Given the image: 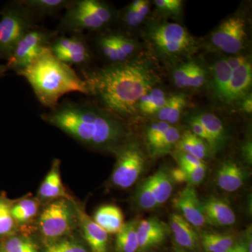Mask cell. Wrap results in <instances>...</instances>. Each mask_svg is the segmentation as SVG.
I'll return each mask as SVG.
<instances>
[{
  "mask_svg": "<svg viewBox=\"0 0 252 252\" xmlns=\"http://www.w3.org/2000/svg\"><path fill=\"white\" fill-rule=\"evenodd\" d=\"M41 119L91 149L117 151L124 144L127 129L120 117L89 103L59 104Z\"/></svg>",
  "mask_w": 252,
  "mask_h": 252,
  "instance_id": "cell-1",
  "label": "cell"
},
{
  "mask_svg": "<svg viewBox=\"0 0 252 252\" xmlns=\"http://www.w3.org/2000/svg\"><path fill=\"white\" fill-rule=\"evenodd\" d=\"M84 81L89 94L119 117L132 115L141 97L157 82L149 66L137 61L114 64L89 73Z\"/></svg>",
  "mask_w": 252,
  "mask_h": 252,
  "instance_id": "cell-2",
  "label": "cell"
},
{
  "mask_svg": "<svg viewBox=\"0 0 252 252\" xmlns=\"http://www.w3.org/2000/svg\"><path fill=\"white\" fill-rule=\"evenodd\" d=\"M18 75L28 81L39 102L50 109L55 108L64 94H89L84 79L70 66L58 59L50 47Z\"/></svg>",
  "mask_w": 252,
  "mask_h": 252,
  "instance_id": "cell-3",
  "label": "cell"
},
{
  "mask_svg": "<svg viewBox=\"0 0 252 252\" xmlns=\"http://www.w3.org/2000/svg\"><path fill=\"white\" fill-rule=\"evenodd\" d=\"M114 18L110 6L98 0L72 1L60 23V29L73 34L102 29Z\"/></svg>",
  "mask_w": 252,
  "mask_h": 252,
  "instance_id": "cell-4",
  "label": "cell"
},
{
  "mask_svg": "<svg viewBox=\"0 0 252 252\" xmlns=\"http://www.w3.org/2000/svg\"><path fill=\"white\" fill-rule=\"evenodd\" d=\"M77 206L72 198H59L44 209L38 224L46 243L68 236L77 226Z\"/></svg>",
  "mask_w": 252,
  "mask_h": 252,
  "instance_id": "cell-5",
  "label": "cell"
},
{
  "mask_svg": "<svg viewBox=\"0 0 252 252\" xmlns=\"http://www.w3.org/2000/svg\"><path fill=\"white\" fill-rule=\"evenodd\" d=\"M33 15L20 1L4 6L0 18V59L8 61L18 43L34 28Z\"/></svg>",
  "mask_w": 252,
  "mask_h": 252,
  "instance_id": "cell-6",
  "label": "cell"
},
{
  "mask_svg": "<svg viewBox=\"0 0 252 252\" xmlns=\"http://www.w3.org/2000/svg\"><path fill=\"white\" fill-rule=\"evenodd\" d=\"M149 36L154 48L167 57H178L189 53L194 47L192 36L178 23H160L154 24Z\"/></svg>",
  "mask_w": 252,
  "mask_h": 252,
  "instance_id": "cell-7",
  "label": "cell"
},
{
  "mask_svg": "<svg viewBox=\"0 0 252 252\" xmlns=\"http://www.w3.org/2000/svg\"><path fill=\"white\" fill-rule=\"evenodd\" d=\"M53 32L41 28H32L18 43L6 64L8 70L16 74L26 69L46 49L50 47Z\"/></svg>",
  "mask_w": 252,
  "mask_h": 252,
  "instance_id": "cell-8",
  "label": "cell"
},
{
  "mask_svg": "<svg viewBox=\"0 0 252 252\" xmlns=\"http://www.w3.org/2000/svg\"><path fill=\"white\" fill-rule=\"evenodd\" d=\"M117 152V162L114 166L111 183L117 188L126 189L135 185L145 166V158L137 144H123Z\"/></svg>",
  "mask_w": 252,
  "mask_h": 252,
  "instance_id": "cell-9",
  "label": "cell"
},
{
  "mask_svg": "<svg viewBox=\"0 0 252 252\" xmlns=\"http://www.w3.org/2000/svg\"><path fill=\"white\" fill-rule=\"evenodd\" d=\"M246 31L245 18L232 16L220 23L212 33V45L226 54H238L244 49L248 36Z\"/></svg>",
  "mask_w": 252,
  "mask_h": 252,
  "instance_id": "cell-10",
  "label": "cell"
},
{
  "mask_svg": "<svg viewBox=\"0 0 252 252\" xmlns=\"http://www.w3.org/2000/svg\"><path fill=\"white\" fill-rule=\"evenodd\" d=\"M51 53L68 65H84L90 61V49L81 34L61 36L50 44Z\"/></svg>",
  "mask_w": 252,
  "mask_h": 252,
  "instance_id": "cell-11",
  "label": "cell"
},
{
  "mask_svg": "<svg viewBox=\"0 0 252 252\" xmlns=\"http://www.w3.org/2000/svg\"><path fill=\"white\" fill-rule=\"evenodd\" d=\"M174 207L182 217L193 226L200 228L206 224L201 200L193 186L187 185L173 199Z\"/></svg>",
  "mask_w": 252,
  "mask_h": 252,
  "instance_id": "cell-12",
  "label": "cell"
},
{
  "mask_svg": "<svg viewBox=\"0 0 252 252\" xmlns=\"http://www.w3.org/2000/svg\"><path fill=\"white\" fill-rule=\"evenodd\" d=\"M170 227L157 217L138 220L137 233L138 252L148 251L160 245L166 240Z\"/></svg>",
  "mask_w": 252,
  "mask_h": 252,
  "instance_id": "cell-13",
  "label": "cell"
},
{
  "mask_svg": "<svg viewBox=\"0 0 252 252\" xmlns=\"http://www.w3.org/2000/svg\"><path fill=\"white\" fill-rule=\"evenodd\" d=\"M78 225L92 252H108V233L77 205Z\"/></svg>",
  "mask_w": 252,
  "mask_h": 252,
  "instance_id": "cell-14",
  "label": "cell"
},
{
  "mask_svg": "<svg viewBox=\"0 0 252 252\" xmlns=\"http://www.w3.org/2000/svg\"><path fill=\"white\" fill-rule=\"evenodd\" d=\"M201 203L206 223L218 226H227L236 222L234 211L223 199L210 197Z\"/></svg>",
  "mask_w": 252,
  "mask_h": 252,
  "instance_id": "cell-15",
  "label": "cell"
},
{
  "mask_svg": "<svg viewBox=\"0 0 252 252\" xmlns=\"http://www.w3.org/2000/svg\"><path fill=\"white\" fill-rule=\"evenodd\" d=\"M246 171L237 162L227 160L219 167L216 175L217 185L226 192H235L245 184Z\"/></svg>",
  "mask_w": 252,
  "mask_h": 252,
  "instance_id": "cell-16",
  "label": "cell"
},
{
  "mask_svg": "<svg viewBox=\"0 0 252 252\" xmlns=\"http://www.w3.org/2000/svg\"><path fill=\"white\" fill-rule=\"evenodd\" d=\"M61 162L56 159L52 163L49 173L39 187L38 197L39 200H57L59 198H72L67 193L61 180Z\"/></svg>",
  "mask_w": 252,
  "mask_h": 252,
  "instance_id": "cell-17",
  "label": "cell"
},
{
  "mask_svg": "<svg viewBox=\"0 0 252 252\" xmlns=\"http://www.w3.org/2000/svg\"><path fill=\"white\" fill-rule=\"evenodd\" d=\"M252 81V67L251 63L246 61L236 69H233L230 79L227 103H233L246 96L250 90Z\"/></svg>",
  "mask_w": 252,
  "mask_h": 252,
  "instance_id": "cell-18",
  "label": "cell"
},
{
  "mask_svg": "<svg viewBox=\"0 0 252 252\" xmlns=\"http://www.w3.org/2000/svg\"><path fill=\"white\" fill-rule=\"evenodd\" d=\"M170 229L176 243L182 248L194 250L198 245V233L180 214H172L170 219Z\"/></svg>",
  "mask_w": 252,
  "mask_h": 252,
  "instance_id": "cell-19",
  "label": "cell"
},
{
  "mask_svg": "<svg viewBox=\"0 0 252 252\" xmlns=\"http://www.w3.org/2000/svg\"><path fill=\"white\" fill-rule=\"evenodd\" d=\"M93 220L108 234H117L125 224L122 210L113 205L99 207Z\"/></svg>",
  "mask_w": 252,
  "mask_h": 252,
  "instance_id": "cell-20",
  "label": "cell"
},
{
  "mask_svg": "<svg viewBox=\"0 0 252 252\" xmlns=\"http://www.w3.org/2000/svg\"><path fill=\"white\" fill-rule=\"evenodd\" d=\"M137 223L138 220H131L125 223L120 231L116 234V252H138Z\"/></svg>",
  "mask_w": 252,
  "mask_h": 252,
  "instance_id": "cell-21",
  "label": "cell"
},
{
  "mask_svg": "<svg viewBox=\"0 0 252 252\" xmlns=\"http://www.w3.org/2000/svg\"><path fill=\"white\" fill-rule=\"evenodd\" d=\"M213 86L217 97L225 102L228 96V89L233 69L225 59L217 61L213 67Z\"/></svg>",
  "mask_w": 252,
  "mask_h": 252,
  "instance_id": "cell-22",
  "label": "cell"
},
{
  "mask_svg": "<svg viewBox=\"0 0 252 252\" xmlns=\"http://www.w3.org/2000/svg\"><path fill=\"white\" fill-rule=\"evenodd\" d=\"M149 180L158 205L161 206L171 196L173 190L171 177L167 172L160 170L149 177Z\"/></svg>",
  "mask_w": 252,
  "mask_h": 252,
  "instance_id": "cell-23",
  "label": "cell"
},
{
  "mask_svg": "<svg viewBox=\"0 0 252 252\" xmlns=\"http://www.w3.org/2000/svg\"><path fill=\"white\" fill-rule=\"evenodd\" d=\"M207 147L208 146L203 140L194 135L191 131L188 130L186 131L183 135L181 136L175 148L178 152L192 154L203 160L208 153Z\"/></svg>",
  "mask_w": 252,
  "mask_h": 252,
  "instance_id": "cell-24",
  "label": "cell"
},
{
  "mask_svg": "<svg viewBox=\"0 0 252 252\" xmlns=\"http://www.w3.org/2000/svg\"><path fill=\"white\" fill-rule=\"evenodd\" d=\"M204 126L216 143L218 149L224 143L226 132L221 121L212 113H200L193 116Z\"/></svg>",
  "mask_w": 252,
  "mask_h": 252,
  "instance_id": "cell-25",
  "label": "cell"
},
{
  "mask_svg": "<svg viewBox=\"0 0 252 252\" xmlns=\"http://www.w3.org/2000/svg\"><path fill=\"white\" fill-rule=\"evenodd\" d=\"M200 243L206 252H225L236 242L232 235L205 232L200 237Z\"/></svg>",
  "mask_w": 252,
  "mask_h": 252,
  "instance_id": "cell-26",
  "label": "cell"
},
{
  "mask_svg": "<svg viewBox=\"0 0 252 252\" xmlns=\"http://www.w3.org/2000/svg\"><path fill=\"white\" fill-rule=\"evenodd\" d=\"M186 104L184 94H175L167 98L166 103L157 114L159 122H167L170 126L175 124L178 122Z\"/></svg>",
  "mask_w": 252,
  "mask_h": 252,
  "instance_id": "cell-27",
  "label": "cell"
},
{
  "mask_svg": "<svg viewBox=\"0 0 252 252\" xmlns=\"http://www.w3.org/2000/svg\"><path fill=\"white\" fill-rule=\"evenodd\" d=\"M180 137V130L177 127L170 126L157 142L148 146L151 155L154 158L167 155L172 149L175 148Z\"/></svg>",
  "mask_w": 252,
  "mask_h": 252,
  "instance_id": "cell-28",
  "label": "cell"
},
{
  "mask_svg": "<svg viewBox=\"0 0 252 252\" xmlns=\"http://www.w3.org/2000/svg\"><path fill=\"white\" fill-rule=\"evenodd\" d=\"M21 1L33 14L52 15L67 9L72 1L68 0H23Z\"/></svg>",
  "mask_w": 252,
  "mask_h": 252,
  "instance_id": "cell-29",
  "label": "cell"
},
{
  "mask_svg": "<svg viewBox=\"0 0 252 252\" xmlns=\"http://www.w3.org/2000/svg\"><path fill=\"white\" fill-rule=\"evenodd\" d=\"M39 202L35 198H25L12 204L11 212L16 224H24L35 217L39 211Z\"/></svg>",
  "mask_w": 252,
  "mask_h": 252,
  "instance_id": "cell-30",
  "label": "cell"
},
{
  "mask_svg": "<svg viewBox=\"0 0 252 252\" xmlns=\"http://www.w3.org/2000/svg\"><path fill=\"white\" fill-rule=\"evenodd\" d=\"M163 91L160 89H152L141 97L137 109L143 114H157L167 102Z\"/></svg>",
  "mask_w": 252,
  "mask_h": 252,
  "instance_id": "cell-31",
  "label": "cell"
},
{
  "mask_svg": "<svg viewBox=\"0 0 252 252\" xmlns=\"http://www.w3.org/2000/svg\"><path fill=\"white\" fill-rule=\"evenodd\" d=\"M149 12V3L144 0H135L124 11L123 21L128 27L133 28L140 25Z\"/></svg>",
  "mask_w": 252,
  "mask_h": 252,
  "instance_id": "cell-32",
  "label": "cell"
},
{
  "mask_svg": "<svg viewBox=\"0 0 252 252\" xmlns=\"http://www.w3.org/2000/svg\"><path fill=\"white\" fill-rule=\"evenodd\" d=\"M12 204L4 194L0 195V239L14 234L16 223L11 212Z\"/></svg>",
  "mask_w": 252,
  "mask_h": 252,
  "instance_id": "cell-33",
  "label": "cell"
},
{
  "mask_svg": "<svg viewBox=\"0 0 252 252\" xmlns=\"http://www.w3.org/2000/svg\"><path fill=\"white\" fill-rule=\"evenodd\" d=\"M44 252H90L87 248L75 239L68 236L47 242Z\"/></svg>",
  "mask_w": 252,
  "mask_h": 252,
  "instance_id": "cell-34",
  "label": "cell"
},
{
  "mask_svg": "<svg viewBox=\"0 0 252 252\" xmlns=\"http://www.w3.org/2000/svg\"><path fill=\"white\" fill-rule=\"evenodd\" d=\"M1 250L4 252H39L30 239L18 235H11L5 239Z\"/></svg>",
  "mask_w": 252,
  "mask_h": 252,
  "instance_id": "cell-35",
  "label": "cell"
},
{
  "mask_svg": "<svg viewBox=\"0 0 252 252\" xmlns=\"http://www.w3.org/2000/svg\"><path fill=\"white\" fill-rule=\"evenodd\" d=\"M137 206L144 210H151L158 207L149 178L140 185L135 193Z\"/></svg>",
  "mask_w": 252,
  "mask_h": 252,
  "instance_id": "cell-36",
  "label": "cell"
},
{
  "mask_svg": "<svg viewBox=\"0 0 252 252\" xmlns=\"http://www.w3.org/2000/svg\"><path fill=\"white\" fill-rule=\"evenodd\" d=\"M97 45L102 54L114 64L124 63L122 59L113 34L100 36L97 41Z\"/></svg>",
  "mask_w": 252,
  "mask_h": 252,
  "instance_id": "cell-37",
  "label": "cell"
},
{
  "mask_svg": "<svg viewBox=\"0 0 252 252\" xmlns=\"http://www.w3.org/2000/svg\"><path fill=\"white\" fill-rule=\"evenodd\" d=\"M197 65V63L190 61L182 64L175 69L172 77L174 83L177 88L185 89L189 87V79Z\"/></svg>",
  "mask_w": 252,
  "mask_h": 252,
  "instance_id": "cell-38",
  "label": "cell"
},
{
  "mask_svg": "<svg viewBox=\"0 0 252 252\" xmlns=\"http://www.w3.org/2000/svg\"><path fill=\"white\" fill-rule=\"evenodd\" d=\"M114 41L119 54L124 63L127 62V60L134 54L136 49V44L133 40L125 35L121 34H112Z\"/></svg>",
  "mask_w": 252,
  "mask_h": 252,
  "instance_id": "cell-39",
  "label": "cell"
},
{
  "mask_svg": "<svg viewBox=\"0 0 252 252\" xmlns=\"http://www.w3.org/2000/svg\"><path fill=\"white\" fill-rule=\"evenodd\" d=\"M181 168L185 170L187 176V183L190 186H196L201 184L206 175V165L194 166V165H182Z\"/></svg>",
  "mask_w": 252,
  "mask_h": 252,
  "instance_id": "cell-40",
  "label": "cell"
},
{
  "mask_svg": "<svg viewBox=\"0 0 252 252\" xmlns=\"http://www.w3.org/2000/svg\"><path fill=\"white\" fill-rule=\"evenodd\" d=\"M190 126L191 132L194 135H196L199 138L203 140L205 143H207L209 148L211 149V150L215 152L218 150V147H217L215 141L212 138L210 134L207 132L206 129L198 120L192 117L190 120Z\"/></svg>",
  "mask_w": 252,
  "mask_h": 252,
  "instance_id": "cell-41",
  "label": "cell"
},
{
  "mask_svg": "<svg viewBox=\"0 0 252 252\" xmlns=\"http://www.w3.org/2000/svg\"><path fill=\"white\" fill-rule=\"evenodd\" d=\"M170 126L167 122H158L151 124L146 132V138L148 146L157 142Z\"/></svg>",
  "mask_w": 252,
  "mask_h": 252,
  "instance_id": "cell-42",
  "label": "cell"
},
{
  "mask_svg": "<svg viewBox=\"0 0 252 252\" xmlns=\"http://www.w3.org/2000/svg\"><path fill=\"white\" fill-rule=\"evenodd\" d=\"M155 4L158 10L165 15L177 16L180 14L182 9L181 0H156Z\"/></svg>",
  "mask_w": 252,
  "mask_h": 252,
  "instance_id": "cell-43",
  "label": "cell"
},
{
  "mask_svg": "<svg viewBox=\"0 0 252 252\" xmlns=\"http://www.w3.org/2000/svg\"><path fill=\"white\" fill-rule=\"evenodd\" d=\"M176 160L178 162L180 166H182V165L203 166V165H205L203 160H200L195 156L192 155V154L186 153V152H177Z\"/></svg>",
  "mask_w": 252,
  "mask_h": 252,
  "instance_id": "cell-44",
  "label": "cell"
},
{
  "mask_svg": "<svg viewBox=\"0 0 252 252\" xmlns=\"http://www.w3.org/2000/svg\"><path fill=\"white\" fill-rule=\"evenodd\" d=\"M206 81V74L205 70L199 64L194 69L189 81L188 88H200L203 85Z\"/></svg>",
  "mask_w": 252,
  "mask_h": 252,
  "instance_id": "cell-45",
  "label": "cell"
},
{
  "mask_svg": "<svg viewBox=\"0 0 252 252\" xmlns=\"http://www.w3.org/2000/svg\"><path fill=\"white\" fill-rule=\"evenodd\" d=\"M170 176L172 180L177 183L181 184L184 182L187 183V176H186L185 170L180 167L173 169Z\"/></svg>",
  "mask_w": 252,
  "mask_h": 252,
  "instance_id": "cell-46",
  "label": "cell"
},
{
  "mask_svg": "<svg viewBox=\"0 0 252 252\" xmlns=\"http://www.w3.org/2000/svg\"><path fill=\"white\" fill-rule=\"evenodd\" d=\"M225 60H226L227 63L232 69H236V68L240 67V65L248 61L245 56H241V55H237V56H233V57L227 58Z\"/></svg>",
  "mask_w": 252,
  "mask_h": 252,
  "instance_id": "cell-47",
  "label": "cell"
},
{
  "mask_svg": "<svg viewBox=\"0 0 252 252\" xmlns=\"http://www.w3.org/2000/svg\"><path fill=\"white\" fill-rule=\"evenodd\" d=\"M243 155L249 164H252V142L248 141L245 142L243 147Z\"/></svg>",
  "mask_w": 252,
  "mask_h": 252,
  "instance_id": "cell-48",
  "label": "cell"
},
{
  "mask_svg": "<svg viewBox=\"0 0 252 252\" xmlns=\"http://www.w3.org/2000/svg\"><path fill=\"white\" fill-rule=\"evenodd\" d=\"M225 252H248L247 242L241 241L239 242V243H235V245L230 250Z\"/></svg>",
  "mask_w": 252,
  "mask_h": 252,
  "instance_id": "cell-49",
  "label": "cell"
},
{
  "mask_svg": "<svg viewBox=\"0 0 252 252\" xmlns=\"http://www.w3.org/2000/svg\"><path fill=\"white\" fill-rule=\"evenodd\" d=\"M242 109L244 112L251 114L252 112V94L248 95V97L244 98L243 104H242Z\"/></svg>",
  "mask_w": 252,
  "mask_h": 252,
  "instance_id": "cell-50",
  "label": "cell"
},
{
  "mask_svg": "<svg viewBox=\"0 0 252 252\" xmlns=\"http://www.w3.org/2000/svg\"><path fill=\"white\" fill-rule=\"evenodd\" d=\"M7 67H6V64L3 65V64H0V79L1 77H4L5 73L7 71Z\"/></svg>",
  "mask_w": 252,
  "mask_h": 252,
  "instance_id": "cell-51",
  "label": "cell"
},
{
  "mask_svg": "<svg viewBox=\"0 0 252 252\" xmlns=\"http://www.w3.org/2000/svg\"><path fill=\"white\" fill-rule=\"evenodd\" d=\"M0 252H3L2 250H1V251H0Z\"/></svg>",
  "mask_w": 252,
  "mask_h": 252,
  "instance_id": "cell-52",
  "label": "cell"
},
{
  "mask_svg": "<svg viewBox=\"0 0 252 252\" xmlns=\"http://www.w3.org/2000/svg\"><path fill=\"white\" fill-rule=\"evenodd\" d=\"M181 252V251H178V252Z\"/></svg>",
  "mask_w": 252,
  "mask_h": 252,
  "instance_id": "cell-53",
  "label": "cell"
}]
</instances>
